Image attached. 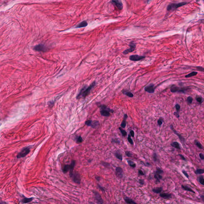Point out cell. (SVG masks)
<instances>
[{
  "instance_id": "6da1fadb",
  "label": "cell",
  "mask_w": 204,
  "mask_h": 204,
  "mask_svg": "<svg viewBox=\"0 0 204 204\" xmlns=\"http://www.w3.org/2000/svg\"><path fill=\"white\" fill-rule=\"evenodd\" d=\"M95 85H96V83L95 82H94L88 87H83L81 90L80 93H79L77 97V99H80L82 98H85L87 95H88L89 94L92 89L95 87Z\"/></svg>"
},
{
  "instance_id": "7a4b0ae2",
  "label": "cell",
  "mask_w": 204,
  "mask_h": 204,
  "mask_svg": "<svg viewBox=\"0 0 204 204\" xmlns=\"http://www.w3.org/2000/svg\"><path fill=\"white\" fill-rule=\"evenodd\" d=\"M100 108V114L104 116H108L110 115V113H113L114 111L113 110L108 108L106 106L104 105H101Z\"/></svg>"
},
{
  "instance_id": "3957f363",
  "label": "cell",
  "mask_w": 204,
  "mask_h": 204,
  "mask_svg": "<svg viewBox=\"0 0 204 204\" xmlns=\"http://www.w3.org/2000/svg\"><path fill=\"white\" fill-rule=\"evenodd\" d=\"M187 2H182L179 3H172L170 4L167 7V10L168 11H173L174 10L177 9L178 8L182 7L183 6L185 5Z\"/></svg>"
},
{
  "instance_id": "277c9868",
  "label": "cell",
  "mask_w": 204,
  "mask_h": 204,
  "mask_svg": "<svg viewBox=\"0 0 204 204\" xmlns=\"http://www.w3.org/2000/svg\"><path fill=\"white\" fill-rule=\"evenodd\" d=\"M75 160H73L72 161L70 165H66L63 168V171L64 173H67L68 171L70 170V173H71L73 172V169L74 167L75 166Z\"/></svg>"
},
{
  "instance_id": "5b68a950",
  "label": "cell",
  "mask_w": 204,
  "mask_h": 204,
  "mask_svg": "<svg viewBox=\"0 0 204 204\" xmlns=\"http://www.w3.org/2000/svg\"><path fill=\"white\" fill-rule=\"evenodd\" d=\"M70 176L73 179V181H74V182L77 183V184H80V182H81V177H80V176L79 173L77 172H75V173H73V172L72 173H70Z\"/></svg>"
},
{
  "instance_id": "8992f818",
  "label": "cell",
  "mask_w": 204,
  "mask_h": 204,
  "mask_svg": "<svg viewBox=\"0 0 204 204\" xmlns=\"http://www.w3.org/2000/svg\"><path fill=\"white\" fill-rule=\"evenodd\" d=\"M34 50L37 52H46L48 50V49L44 44H40L34 46Z\"/></svg>"
},
{
  "instance_id": "52a82bcc",
  "label": "cell",
  "mask_w": 204,
  "mask_h": 204,
  "mask_svg": "<svg viewBox=\"0 0 204 204\" xmlns=\"http://www.w3.org/2000/svg\"><path fill=\"white\" fill-rule=\"evenodd\" d=\"M130 46V48L129 49H128L127 50H125L123 52V53L124 55H126V54H128L129 53L133 52L136 48V44L135 43L133 42H131L129 45Z\"/></svg>"
},
{
  "instance_id": "ba28073f",
  "label": "cell",
  "mask_w": 204,
  "mask_h": 204,
  "mask_svg": "<svg viewBox=\"0 0 204 204\" xmlns=\"http://www.w3.org/2000/svg\"><path fill=\"white\" fill-rule=\"evenodd\" d=\"M30 152V149L29 148H24L17 155L18 158H23L27 156Z\"/></svg>"
},
{
  "instance_id": "9c48e42d",
  "label": "cell",
  "mask_w": 204,
  "mask_h": 204,
  "mask_svg": "<svg viewBox=\"0 0 204 204\" xmlns=\"http://www.w3.org/2000/svg\"><path fill=\"white\" fill-rule=\"evenodd\" d=\"M112 3L119 10H122L123 9V5L121 0H112Z\"/></svg>"
},
{
  "instance_id": "30bf717a",
  "label": "cell",
  "mask_w": 204,
  "mask_h": 204,
  "mask_svg": "<svg viewBox=\"0 0 204 204\" xmlns=\"http://www.w3.org/2000/svg\"><path fill=\"white\" fill-rule=\"evenodd\" d=\"M145 58V57L144 56H140L138 55H130L129 57V59L131 61L136 62V61L141 60L143 59H144Z\"/></svg>"
},
{
  "instance_id": "8fae6325",
  "label": "cell",
  "mask_w": 204,
  "mask_h": 204,
  "mask_svg": "<svg viewBox=\"0 0 204 204\" xmlns=\"http://www.w3.org/2000/svg\"><path fill=\"white\" fill-rule=\"evenodd\" d=\"M170 129L173 131V133H174L177 136L178 138H179V139H180V140H181V141L182 142L184 143L185 142V138L184 137H183V136L181 135L178 133L176 131V130L174 128L173 125L171 124L170 125Z\"/></svg>"
},
{
  "instance_id": "7c38bea8",
  "label": "cell",
  "mask_w": 204,
  "mask_h": 204,
  "mask_svg": "<svg viewBox=\"0 0 204 204\" xmlns=\"http://www.w3.org/2000/svg\"><path fill=\"white\" fill-rule=\"evenodd\" d=\"M144 90L150 94L154 93L155 89L153 84H150L145 87Z\"/></svg>"
},
{
  "instance_id": "4fadbf2b",
  "label": "cell",
  "mask_w": 204,
  "mask_h": 204,
  "mask_svg": "<svg viewBox=\"0 0 204 204\" xmlns=\"http://www.w3.org/2000/svg\"><path fill=\"white\" fill-rule=\"evenodd\" d=\"M116 174L118 177L122 178L123 176L124 171L123 169L120 167H117L116 169Z\"/></svg>"
},
{
  "instance_id": "5bb4252c",
  "label": "cell",
  "mask_w": 204,
  "mask_h": 204,
  "mask_svg": "<svg viewBox=\"0 0 204 204\" xmlns=\"http://www.w3.org/2000/svg\"><path fill=\"white\" fill-rule=\"evenodd\" d=\"M171 91L172 93H176V92H181V93H184L185 90L183 89L179 88L176 85H173L172 86L171 88Z\"/></svg>"
},
{
  "instance_id": "9a60e30c",
  "label": "cell",
  "mask_w": 204,
  "mask_h": 204,
  "mask_svg": "<svg viewBox=\"0 0 204 204\" xmlns=\"http://www.w3.org/2000/svg\"><path fill=\"white\" fill-rule=\"evenodd\" d=\"M94 193L95 199L97 201V203H103V200L102 199L101 196L99 194L95 191L94 192Z\"/></svg>"
},
{
  "instance_id": "2e32d148",
  "label": "cell",
  "mask_w": 204,
  "mask_h": 204,
  "mask_svg": "<svg viewBox=\"0 0 204 204\" xmlns=\"http://www.w3.org/2000/svg\"><path fill=\"white\" fill-rule=\"evenodd\" d=\"M160 197L164 199H169L172 198V195L171 194L167 193H160Z\"/></svg>"
},
{
  "instance_id": "e0dca14e",
  "label": "cell",
  "mask_w": 204,
  "mask_h": 204,
  "mask_svg": "<svg viewBox=\"0 0 204 204\" xmlns=\"http://www.w3.org/2000/svg\"><path fill=\"white\" fill-rule=\"evenodd\" d=\"M154 177L155 179H156V182H158V183H160V180L162 179V176H161V174L156 172H155Z\"/></svg>"
},
{
  "instance_id": "ac0fdd59",
  "label": "cell",
  "mask_w": 204,
  "mask_h": 204,
  "mask_svg": "<svg viewBox=\"0 0 204 204\" xmlns=\"http://www.w3.org/2000/svg\"><path fill=\"white\" fill-rule=\"evenodd\" d=\"M163 191V187H157L154 188L152 189V192L156 194L160 193Z\"/></svg>"
},
{
  "instance_id": "d6986e66",
  "label": "cell",
  "mask_w": 204,
  "mask_h": 204,
  "mask_svg": "<svg viewBox=\"0 0 204 204\" xmlns=\"http://www.w3.org/2000/svg\"><path fill=\"white\" fill-rule=\"evenodd\" d=\"M181 187L182 189H183V190H185L186 191H187L189 192H191L193 193H195V192L193 191L191 188L189 187L188 186L186 185H181Z\"/></svg>"
},
{
  "instance_id": "ffe728a7",
  "label": "cell",
  "mask_w": 204,
  "mask_h": 204,
  "mask_svg": "<svg viewBox=\"0 0 204 204\" xmlns=\"http://www.w3.org/2000/svg\"><path fill=\"white\" fill-rule=\"evenodd\" d=\"M128 118V116H127V114H125L124 116L123 120V122L121 124V126L122 128H125L126 126V120Z\"/></svg>"
},
{
  "instance_id": "44dd1931",
  "label": "cell",
  "mask_w": 204,
  "mask_h": 204,
  "mask_svg": "<svg viewBox=\"0 0 204 204\" xmlns=\"http://www.w3.org/2000/svg\"><path fill=\"white\" fill-rule=\"evenodd\" d=\"M124 200L126 203L127 204H136V202H135L132 199H130L128 197H125L124 198Z\"/></svg>"
},
{
  "instance_id": "7402d4cb",
  "label": "cell",
  "mask_w": 204,
  "mask_h": 204,
  "mask_svg": "<svg viewBox=\"0 0 204 204\" xmlns=\"http://www.w3.org/2000/svg\"><path fill=\"white\" fill-rule=\"evenodd\" d=\"M171 145L172 147L175 148H176V149H179V150H180L181 149L180 144L177 142H173L171 143Z\"/></svg>"
},
{
  "instance_id": "603a6c76",
  "label": "cell",
  "mask_w": 204,
  "mask_h": 204,
  "mask_svg": "<svg viewBox=\"0 0 204 204\" xmlns=\"http://www.w3.org/2000/svg\"><path fill=\"white\" fill-rule=\"evenodd\" d=\"M87 22L85 21H83L81 23L78 24L77 26V27H76V28H83V27H85L87 26Z\"/></svg>"
},
{
  "instance_id": "cb8c5ba5",
  "label": "cell",
  "mask_w": 204,
  "mask_h": 204,
  "mask_svg": "<svg viewBox=\"0 0 204 204\" xmlns=\"http://www.w3.org/2000/svg\"><path fill=\"white\" fill-rule=\"evenodd\" d=\"M115 156H116V158H117V159H118L119 160H121V161L123 160V155L119 151H116L115 153Z\"/></svg>"
},
{
  "instance_id": "d4e9b609",
  "label": "cell",
  "mask_w": 204,
  "mask_h": 204,
  "mask_svg": "<svg viewBox=\"0 0 204 204\" xmlns=\"http://www.w3.org/2000/svg\"><path fill=\"white\" fill-rule=\"evenodd\" d=\"M195 144L196 145V146L198 147V148H199L201 150H203V145L201 144V143L199 142L197 140H195L194 141Z\"/></svg>"
},
{
  "instance_id": "484cf974",
  "label": "cell",
  "mask_w": 204,
  "mask_h": 204,
  "mask_svg": "<svg viewBox=\"0 0 204 204\" xmlns=\"http://www.w3.org/2000/svg\"><path fill=\"white\" fill-rule=\"evenodd\" d=\"M197 72L193 71L191 72V73H189V74L186 75L185 76L186 78H189V77H192L193 76H196V75L197 74Z\"/></svg>"
},
{
  "instance_id": "4316f807",
  "label": "cell",
  "mask_w": 204,
  "mask_h": 204,
  "mask_svg": "<svg viewBox=\"0 0 204 204\" xmlns=\"http://www.w3.org/2000/svg\"><path fill=\"white\" fill-rule=\"evenodd\" d=\"M99 125V123L98 121H92V123L91 125L90 126H91L93 128H95L97 127H98Z\"/></svg>"
},
{
  "instance_id": "83f0119b",
  "label": "cell",
  "mask_w": 204,
  "mask_h": 204,
  "mask_svg": "<svg viewBox=\"0 0 204 204\" xmlns=\"http://www.w3.org/2000/svg\"><path fill=\"white\" fill-rule=\"evenodd\" d=\"M197 180L200 183L203 185H204V177L203 176H200L198 177Z\"/></svg>"
},
{
  "instance_id": "f1b7e54d",
  "label": "cell",
  "mask_w": 204,
  "mask_h": 204,
  "mask_svg": "<svg viewBox=\"0 0 204 204\" xmlns=\"http://www.w3.org/2000/svg\"><path fill=\"white\" fill-rule=\"evenodd\" d=\"M195 174L196 175H201L204 173V169H197L195 171Z\"/></svg>"
},
{
  "instance_id": "f546056e",
  "label": "cell",
  "mask_w": 204,
  "mask_h": 204,
  "mask_svg": "<svg viewBox=\"0 0 204 204\" xmlns=\"http://www.w3.org/2000/svg\"><path fill=\"white\" fill-rule=\"evenodd\" d=\"M127 162H128V163L129 166L132 167V168H136V163H135L134 162L131 161V160H128L127 161Z\"/></svg>"
},
{
  "instance_id": "4dcf8cb0",
  "label": "cell",
  "mask_w": 204,
  "mask_h": 204,
  "mask_svg": "<svg viewBox=\"0 0 204 204\" xmlns=\"http://www.w3.org/2000/svg\"><path fill=\"white\" fill-rule=\"evenodd\" d=\"M153 161L155 163L159 162V160L158 159V155L156 153H154L153 154Z\"/></svg>"
},
{
  "instance_id": "1f68e13d",
  "label": "cell",
  "mask_w": 204,
  "mask_h": 204,
  "mask_svg": "<svg viewBox=\"0 0 204 204\" xmlns=\"http://www.w3.org/2000/svg\"><path fill=\"white\" fill-rule=\"evenodd\" d=\"M123 93L125 95H126L129 97H133V95L130 92L127 91H123Z\"/></svg>"
},
{
  "instance_id": "d6a6232c",
  "label": "cell",
  "mask_w": 204,
  "mask_h": 204,
  "mask_svg": "<svg viewBox=\"0 0 204 204\" xmlns=\"http://www.w3.org/2000/svg\"><path fill=\"white\" fill-rule=\"evenodd\" d=\"M119 129L120 131V132L123 135V136H126L127 135V133L125 130H124L123 128L120 127L119 128Z\"/></svg>"
},
{
  "instance_id": "836d02e7",
  "label": "cell",
  "mask_w": 204,
  "mask_h": 204,
  "mask_svg": "<svg viewBox=\"0 0 204 204\" xmlns=\"http://www.w3.org/2000/svg\"><path fill=\"white\" fill-rule=\"evenodd\" d=\"M33 200V198H25L24 199L22 200V202L24 203H27L29 202H31V201H32Z\"/></svg>"
},
{
  "instance_id": "e575fe53",
  "label": "cell",
  "mask_w": 204,
  "mask_h": 204,
  "mask_svg": "<svg viewBox=\"0 0 204 204\" xmlns=\"http://www.w3.org/2000/svg\"><path fill=\"white\" fill-rule=\"evenodd\" d=\"M196 100L198 103H199L200 104H201L203 102V99L200 96H197L196 97Z\"/></svg>"
},
{
  "instance_id": "d590c367",
  "label": "cell",
  "mask_w": 204,
  "mask_h": 204,
  "mask_svg": "<svg viewBox=\"0 0 204 204\" xmlns=\"http://www.w3.org/2000/svg\"><path fill=\"white\" fill-rule=\"evenodd\" d=\"M125 154H126V156L128 157H133V152L130 151H126L125 152Z\"/></svg>"
},
{
  "instance_id": "8d00e7d4",
  "label": "cell",
  "mask_w": 204,
  "mask_h": 204,
  "mask_svg": "<svg viewBox=\"0 0 204 204\" xmlns=\"http://www.w3.org/2000/svg\"><path fill=\"white\" fill-rule=\"evenodd\" d=\"M128 140L129 142L131 145H133V140L131 138V136H130V134L128 135Z\"/></svg>"
},
{
  "instance_id": "74e56055",
  "label": "cell",
  "mask_w": 204,
  "mask_h": 204,
  "mask_svg": "<svg viewBox=\"0 0 204 204\" xmlns=\"http://www.w3.org/2000/svg\"><path fill=\"white\" fill-rule=\"evenodd\" d=\"M193 98L191 96H189V97H187V102L189 103V104H191L193 102Z\"/></svg>"
},
{
  "instance_id": "f35d334b",
  "label": "cell",
  "mask_w": 204,
  "mask_h": 204,
  "mask_svg": "<svg viewBox=\"0 0 204 204\" xmlns=\"http://www.w3.org/2000/svg\"><path fill=\"white\" fill-rule=\"evenodd\" d=\"M155 172H157V173H159V174H161L163 173V170H162V169H161L160 168H157L156 171Z\"/></svg>"
},
{
  "instance_id": "ab89813d",
  "label": "cell",
  "mask_w": 204,
  "mask_h": 204,
  "mask_svg": "<svg viewBox=\"0 0 204 204\" xmlns=\"http://www.w3.org/2000/svg\"><path fill=\"white\" fill-rule=\"evenodd\" d=\"M82 141H83L82 138L80 136H79L77 139V142L80 143H81Z\"/></svg>"
},
{
  "instance_id": "60d3db41",
  "label": "cell",
  "mask_w": 204,
  "mask_h": 204,
  "mask_svg": "<svg viewBox=\"0 0 204 204\" xmlns=\"http://www.w3.org/2000/svg\"><path fill=\"white\" fill-rule=\"evenodd\" d=\"M163 122V119H162L161 118H160L158 120V124L159 126H161Z\"/></svg>"
},
{
  "instance_id": "b9f144b4",
  "label": "cell",
  "mask_w": 204,
  "mask_h": 204,
  "mask_svg": "<svg viewBox=\"0 0 204 204\" xmlns=\"http://www.w3.org/2000/svg\"><path fill=\"white\" fill-rule=\"evenodd\" d=\"M182 173H183V175H184V176H185L187 178L189 179V175L186 172V171H185V170H182Z\"/></svg>"
},
{
  "instance_id": "7bdbcfd3",
  "label": "cell",
  "mask_w": 204,
  "mask_h": 204,
  "mask_svg": "<svg viewBox=\"0 0 204 204\" xmlns=\"http://www.w3.org/2000/svg\"><path fill=\"white\" fill-rule=\"evenodd\" d=\"M92 123V121L90 120H88L86 121L85 122V124L87 125L88 126H91V125Z\"/></svg>"
},
{
  "instance_id": "ee69618b",
  "label": "cell",
  "mask_w": 204,
  "mask_h": 204,
  "mask_svg": "<svg viewBox=\"0 0 204 204\" xmlns=\"http://www.w3.org/2000/svg\"><path fill=\"white\" fill-rule=\"evenodd\" d=\"M175 107H176V109L177 111V112L179 113V111L180 109V105L178 104H176L175 106Z\"/></svg>"
},
{
  "instance_id": "f6af8a7d",
  "label": "cell",
  "mask_w": 204,
  "mask_h": 204,
  "mask_svg": "<svg viewBox=\"0 0 204 204\" xmlns=\"http://www.w3.org/2000/svg\"><path fill=\"white\" fill-rule=\"evenodd\" d=\"M138 182L140 183V184L141 185H143L144 184V181L143 179H140L139 181H138Z\"/></svg>"
},
{
  "instance_id": "bcb514c9",
  "label": "cell",
  "mask_w": 204,
  "mask_h": 204,
  "mask_svg": "<svg viewBox=\"0 0 204 204\" xmlns=\"http://www.w3.org/2000/svg\"><path fill=\"white\" fill-rule=\"evenodd\" d=\"M196 68L197 70H198L199 71H204V69L203 67H196Z\"/></svg>"
},
{
  "instance_id": "7dc6e473",
  "label": "cell",
  "mask_w": 204,
  "mask_h": 204,
  "mask_svg": "<svg viewBox=\"0 0 204 204\" xmlns=\"http://www.w3.org/2000/svg\"><path fill=\"white\" fill-rule=\"evenodd\" d=\"M138 174L140 176H145L144 173H143V171L142 170H140V169L138 170Z\"/></svg>"
},
{
  "instance_id": "c3c4849f",
  "label": "cell",
  "mask_w": 204,
  "mask_h": 204,
  "mask_svg": "<svg viewBox=\"0 0 204 204\" xmlns=\"http://www.w3.org/2000/svg\"><path fill=\"white\" fill-rule=\"evenodd\" d=\"M130 134L131 136L132 137H134V132L133 130H131L130 132Z\"/></svg>"
},
{
  "instance_id": "681fc988",
  "label": "cell",
  "mask_w": 204,
  "mask_h": 204,
  "mask_svg": "<svg viewBox=\"0 0 204 204\" xmlns=\"http://www.w3.org/2000/svg\"><path fill=\"white\" fill-rule=\"evenodd\" d=\"M199 157L200 158V159L201 160H204V155H203V153H200L199 154Z\"/></svg>"
},
{
  "instance_id": "f907efd6",
  "label": "cell",
  "mask_w": 204,
  "mask_h": 204,
  "mask_svg": "<svg viewBox=\"0 0 204 204\" xmlns=\"http://www.w3.org/2000/svg\"><path fill=\"white\" fill-rule=\"evenodd\" d=\"M112 142L115 143H120V142L117 139H114L112 140Z\"/></svg>"
},
{
  "instance_id": "816d5d0a",
  "label": "cell",
  "mask_w": 204,
  "mask_h": 204,
  "mask_svg": "<svg viewBox=\"0 0 204 204\" xmlns=\"http://www.w3.org/2000/svg\"><path fill=\"white\" fill-rule=\"evenodd\" d=\"M179 156H180V158H181V159H182V160H184V161H186V158H185L184 156L183 155L179 154Z\"/></svg>"
},
{
  "instance_id": "f5cc1de1",
  "label": "cell",
  "mask_w": 204,
  "mask_h": 204,
  "mask_svg": "<svg viewBox=\"0 0 204 204\" xmlns=\"http://www.w3.org/2000/svg\"><path fill=\"white\" fill-rule=\"evenodd\" d=\"M174 115L176 116L177 118H179V113H177V112H174Z\"/></svg>"
},
{
  "instance_id": "db71d44e",
  "label": "cell",
  "mask_w": 204,
  "mask_h": 204,
  "mask_svg": "<svg viewBox=\"0 0 204 204\" xmlns=\"http://www.w3.org/2000/svg\"><path fill=\"white\" fill-rule=\"evenodd\" d=\"M144 164L145 165V166H146L148 167L151 166V165H150V163H149L148 162H146V163H144Z\"/></svg>"
},
{
  "instance_id": "11a10c76",
  "label": "cell",
  "mask_w": 204,
  "mask_h": 204,
  "mask_svg": "<svg viewBox=\"0 0 204 204\" xmlns=\"http://www.w3.org/2000/svg\"><path fill=\"white\" fill-rule=\"evenodd\" d=\"M99 187L100 188V189H101V190L102 191H104V188H102L101 187V186H99Z\"/></svg>"
},
{
  "instance_id": "9f6ffc18",
  "label": "cell",
  "mask_w": 204,
  "mask_h": 204,
  "mask_svg": "<svg viewBox=\"0 0 204 204\" xmlns=\"http://www.w3.org/2000/svg\"><path fill=\"white\" fill-rule=\"evenodd\" d=\"M147 2H149V1H150V0H146Z\"/></svg>"
}]
</instances>
